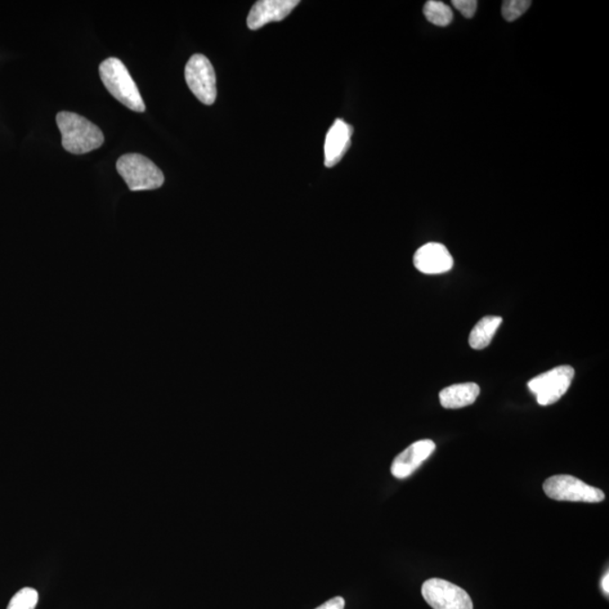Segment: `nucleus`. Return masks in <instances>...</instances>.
Instances as JSON below:
<instances>
[{
	"label": "nucleus",
	"mask_w": 609,
	"mask_h": 609,
	"mask_svg": "<svg viewBox=\"0 0 609 609\" xmlns=\"http://www.w3.org/2000/svg\"><path fill=\"white\" fill-rule=\"evenodd\" d=\"M57 125L60 130L62 147L70 154H87L105 143L102 130L73 112H59L57 114Z\"/></svg>",
	"instance_id": "1"
},
{
	"label": "nucleus",
	"mask_w": 609,
	"mask_h": 609,
	"mask_svg": "<svg viewBox=\"0 0 609 609\" xmlns=\"http://www.w3.org/2000/svg\"><path fill=\"white\" fill-rule=\"evenodd\" d=\"M100 77L112 96L121 105L134 112L146 111L137 84L129 74L127 67L118 58H109L100 65Z\"/></svg>",
	"instance_id": "2"
},
{
	"label": "nucleus",
	"mask_w": 609,
	"mask_h": 609,
	"mask_svg": "<svg viewBox=\"0 0 609 609\" xmlns=\"http://www.w3.org/2000/svg\"><path fill=\"white\" fill-rule=\"evenodd\" d=\"M116 169L132 191L159 189L165 182L163 172L141 154L121 156Z\"/></svg>",
	"instance_id": "3"
},
{
	"label": "nucleus",
	"mask_w": 609,
	"mask_h": 609,
	"mask_svg": "<svg viewBox=\"0 0 609 609\" xmlns=\"http://www.w3.org/2000/svg\"><path fill=\"white\" fill-rule=\"evenodd\" d=\"M543 489L550 499L558 501L597 504L604 500V494L602 490L571 476L549 477L544 482Z\"/></svg>",
	"instance_id": "4"
},
{
	"label": "nucleus",
	"mask_w": 609,
	"mask_h": 609,
	"mask_svg": "<svg viewBox=\"0 0 609 609\" xmlns=\"http://www.w3.org/2000/svg\"><path fill=\"white\" fill-rule=\"evenodd\" d=\"M575 369L571 366H559L530 380L528 388L536 396L540 405L557 403L570 388Z\"/></svg>",
	"instance_id": "5"
},
{
	"label": "nucleus",
	"mask_w": 609,
	"mask_h": 609,
	"mask_svg": "<svg viewBox=\"0 0 609 609\" xmlns=\"http://www.w3.org/2000/svg\"><path fill=\"white\" fill-rule=\"evenodd\" d=\"M187 86L205 105H213L217 98L216 73L208 58L196 53L186 66Z\"/></svg>",
	"instance_id": "6"
},
{
	"label": "nucleus",
	"mask_w": 609,
	"mask_h": 609,
	"mask_svg": "<svg viewBox=\"0 0 609 609\" xmlns=\"http://www.w3.org/2000/svg\"><path fill=\"white\" fill-rule=\"evenodd\" d=\"M423 595L433 609H473L472 599L467 591L437 577L424 582Z\"/></svg>",
	"instance_id": "7"
},
{
	"label": "nucleus",
	"mask_w": 609,
	"mask_h": 609,
	"mask_svg": "<svg viewBox=\"0 0 609 609\" xmlns=\"http://www.w3.org/2000/svg\"><path fill=\"white\" fill-rule=\"evenodd\" d=\"M298 0H259L248 16L250 30L263 28L271 22L284 21L299 5Z\"/></svg>",
	"instance_id": "8"
},
{
	"label": "nucleus",
	"mask_w": 609,
	"mask_h": 609,
	"mask_svg": "<svg viewBox=\"0 0 609 609\" xmlns=\"http://www.w3.org/2000/svg\"><path fill=\"white\" fill-rule=\"evenodd\" d=\"M434 450H436V443L430 439L412 443L394 459L391 468L393 477H409L433 454Z\"/></svg>",
	"instance_id": "9"
},
{
	"label": "nucleus",
	"mask_w": 609,
	"mask_h": 609,
	"mask_svg": "<svg viewBox=\"0 0 609 609\" xmlns=\"http://www.w3.org/2000/svg\"><path fill=\"white\" fill-rule=\"evenodd\" d=\"M414 263L424 275H441L451 270L454 259L445 245L428 243L416 250Z\"/></svg>",
	"instance_id": "10"
},
{
	"label": "nucleus",
	"mask_w": 609,
	"mask_h": 609,
	"mask_svg": "<svg viewBox=\"0 0 609 609\" xmlns=\"http://www.w3.org/2000/svg\"><path fill=\"white\" fill-rule=\"evenodd\" d=\"M352 133V125L341 119L335 120L325 138L324 163L326 168H333L341 162L343 156L351 146Z\"/></svg>",
	"instance_id": "11"
},
{
	"label": "nucleus",
	"mask_w": 609,
	"mask_h": 609,
	"mask_svg": "<svg viewBox=\"0 0 609 609\" xmlns=\"http://www.w3.org/2000/svg\"><path fill=\"white\" fill-rule=\"evenodd\" d=\"M480 392V386L476 383L455 384L443 388L439 398L445 409H462L473 404Z\"/></svg>",
	"instance_id": "12"
},
{
	"label": "nucleus",
	"mask_w": 609,
	"mask_h": 609,
	"mask_svg": "<svg viewBox=\"0 0 609 609\" xmlns=\"http://www.w3.org/2000/svg\"><path fill=\"white\" fill-rule=\"evenodd\" d=\"M503 323V317L486 316L478 321L474 326L471 334H469L468 343L474 350H482V349L490 346L496 331Z\"/></svg>",
	"instance_id": "13"
},
{
	"label": "nucleus",
	"mask_w": 609,
	"mask_h": 609,
	"mask_svg": "<svg viewBox=\"0 0 609 609\" xmlns=\"http://www.w3.org/2000/svg\"><path fill=\"white\" fill-rule=\"evenodd\" d=\"M425 19L437 26L450 25L454 19V13L445 3L430 0L423 7Z\"/></svg>",
	"instance_id": "14"
},
{
	"label": "nucleus",
	"mask_w": 609,
	"mask_h": 609,
	"mask_svg": "<svg viewBox=\"0 0 609 609\" xmlns=\"http://www.w3.org/2000/svg\"><path fill=\"white\" fill-rule=\"evenodd\" d=\"M39 602L38 591L33 588H23L13 595L7 609H35Z\"/></svg>",
	"instance_id": "15"
},
{
	"label": "nucleus",
	"mask_w": 609,
	"mask_h": 609,
	"mask_svg": "<svg viewBox=\"0 0 609 609\" xmlns=\"http://www.w3.org/2000/svg\"><path fill=\"white\" fill-rule=\"evenodd\" d=\"M532 5L530 0H507L503 4V16L505 21L514 22L525 14Z\"/></svg>",
	"instance_id": "16"
},
{
	"label": "nucleus",
	"mask_w": 609,
	"mask_h": 609,
	"mask_svg": "<svg viewBox=\"0 0 609 609\" xmlns=\"http://www.w3.org/2000/svg\"><path fill=\"white\" fill-rule=\"evenodd\" d=\"M452 5L462 13L467 19H472L477 12V2L476 0H454Z\"/></svg>",
	"instance_id": "17"
},
{
	"label": "nucleus",
	"mask_w": 609,
	"mask_h": 609,
	"mask_svg": "<svg viewBox=\"0 0 609 609\" xmlns=\"http://www.w3.org/2000/svg\"><path fill=\"white\" fill-rule=\"evenodd\" d=\"M344 606H346V602H344L342 597H334L322 604L316 609H344Z\"/></svg>",
	"instance_id": "18"
},
{
	"label": "nucleus",
	"mask_w": 609,
	"mask_h": 609,
	"mask_svg": "<svg viewBox=\"0 0 609 609\" xmlns=\"http://www.w3.org/2000/svg\"><path fill=\"white\" fill-rule=\"evenodd\" d=\"M608 581H609V575H608V572H607L606 575L604 576L603 581H602V588L604 590V593L606 594V595L609 594Z\"/></svg>",
	"instance_id": "19"
}]
</instances>
